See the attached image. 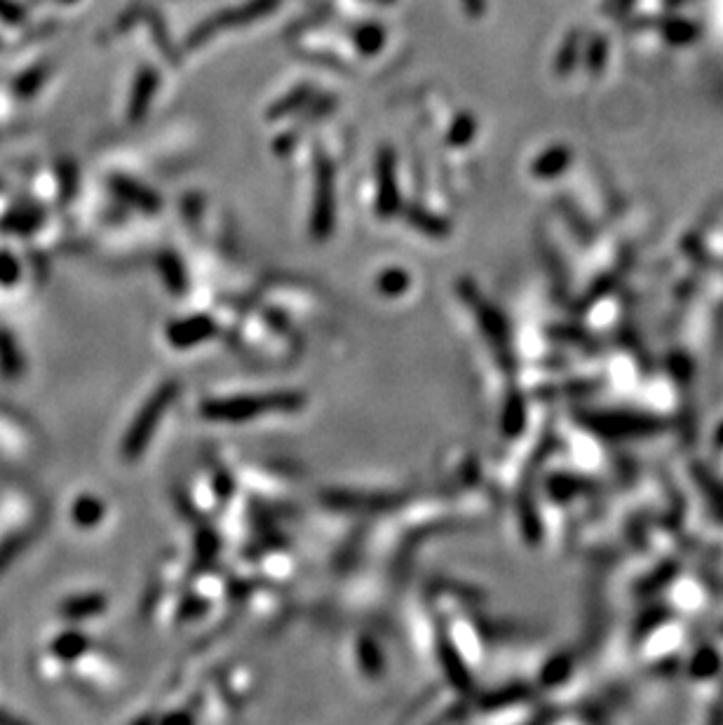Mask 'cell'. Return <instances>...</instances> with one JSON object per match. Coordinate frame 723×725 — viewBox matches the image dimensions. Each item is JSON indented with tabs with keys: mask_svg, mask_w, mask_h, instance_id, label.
I'll return each mask as SVG.
<instances>
[{
	"mask_svg": "<svg viewBox=\"0 0 723 725\" xmlns=\"http://www.w3.org/2000/svg\"><path fill=\"white\" fill-rule=\"evenodd\" d=\"M167 392L165 390L162 395H158L155 399H151V402L144 406V411L139 414V418L134 421V427H132L130 432H127V437H125V456L127 458H134L139 456L144 449L148 446V437H151V430L153 427H158L160 418H162V414H165V404H167Z\"/></svg>",
	"mask_w": 723,
	"mask_h": 725,
	"instance_id": "obj_1",
	"label": "cell"
},
{
	"mask_svg": "<svg viewBox=\"0 0 723 725\" xmlns=\"http://www.w3.org/2000/svg\"><path fill=\"white\" fill-rule=\"evenodd\" d=\"M294 399L289 395H277V397H264V399H230L224 404H209V415H218V418H247V415H256L261 411H273V409H289V404Z\"/></svg>",
	"mask_w": 723,
	"mask_h": 725,
	"instance_id": "obj_2",
	"label": "cell"
},
{
	"mask_svg": "<svg viewBox=\"0 0 723 725\" xmlns=\"http://www.w3.org/2000/svg\"><path fill=\"white\" fill-rule=\"evenodd\" d=\"M104 519V505L101 497L78 496L71 505V521L78 528H92Z\"/></svg>",
	"mask_w": 723,
	"mask_h": 725,
	"instance_id": "obj_3",
	"label": "cell"
},
{
	"mask_svg": "<svg viewBox=\"0 0 723 725\" xmlns=\"http://www.w3.org/2000/svg\"><path fill=\"white\" fill-rule=\"evenodd\" d=\"M101 610H104V597H97V594L71 597L60 606V615L69 620H88V618L101 615Z\"/></svg>",
	"mask_w": 723,
	"mask_h": 725,
	"instance_id": "obj_4",
	"label": "cell"
},
{
	"mask_svg": "<svg viewBox=\"0 0 723 725\" xmlns=\"http://www.w3.org/2000/svg\"><path fill=\"white\" fill-rule=\"evenodd\" d=\"M50 653H52L54 660H78V657H83L88 653V638L83 634L73 632V629L71 632L57 634L52 638V644H50Z\"/></svg>",
	"mask_w": 723,
	"mask_h": 725,
	"instance_id": "obj_5",
	"label": "cell"
},
{
	"mask_svg": "<svg viewBox=\"0 0 723 725\" xmlns=\"http://www.w3.org/2000/svg\"><path fill=\"white\" fill-rule=\"evenodd\" d=\"M19 280V261L13 254H0V287H13Z\"/></svg>",
	"mask_w": 723,
	"mask_h": 725,
	"instance_id": "obj_6",
	"label": "cell"
}]
</instances>
